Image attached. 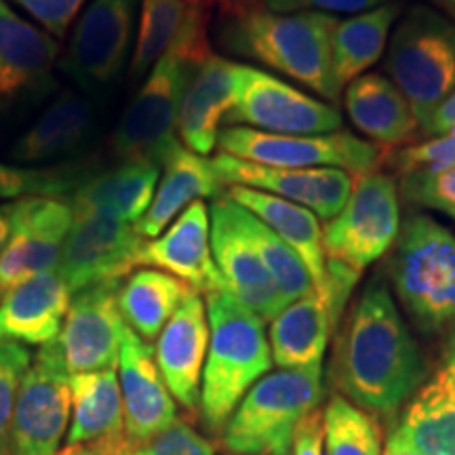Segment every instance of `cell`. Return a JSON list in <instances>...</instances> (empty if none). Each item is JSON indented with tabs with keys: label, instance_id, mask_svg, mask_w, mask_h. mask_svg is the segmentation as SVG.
<instances>
[{
	"label": "cell",
	"instance_id": "obj_1",
	"mask_svg": "<svg viewBox=\"0 0 455 455\" xmlns=\"http://www.w3.org/2000/svg\"><path fill=\"white\" fill-rule=\"evenodd\" d=\"M426 363L388 287L363 289L335 338L331 384L346 401L375 415H395L419 390Z\"/></svg>",
	"mask_w": 455,
	"mask_h": 455
},
{
	"label": "cell",
	"instance_id": "obj_2",
	"mask_svg": "<svg viewBox=\"0 0 455 455\" xmlns=\"http://www.w3.org/2000/svg\"><path fill=\"white\" fill-rule=\"evenodd\" d=\"M335 24L338 20L327 13H275L253 7L228 15L221 43L232 53L259 61L335 104L341 98L331 74Z\"/></svg>",
	"mask_w": 455,
	"mask_h": 455
},
{
	"label": "cell",
	"instance_id": "obj_3",
	"mask_svg": "<svg viewBox=\"0 0 455 455\" xmlns=\"http://www.w3.org/2000/svg\"><path fill=\"white\" fill-rule=\"evenodd\" d=\"M212 53L204 4L173 47L156 61L118 123L112 138V152L118 161L163 163L169 148L178 141L180 106L188 74Z\"/></svg>",
	"mask_w": 455,
	"mask_h": 455
},
{
	"label": "cell",
	"instance_id": "obj_4",
	"mask_svg": "<svg viewBox=\"0 0 455 455\" xmlns=\"http://www.w3.org/2000/svg\"><path fill=\"white\" fill-rule=\"evenodd\" d=\"M209 350L203 369L201 415L212 432H224L238 403L270 371L272 350L264 321L228 291L204 295Z\"/></svg>",
	"mask_w": 455,
	"mask_h": 455
},
{
	"label": "cell",
	"instance_id": "obj_5",
	"mask_svg": "<svg viewBox=\"0 0 455 455\" xmlns=\"http://www.w3.org/2000/svg\"><path fill=\"white\" fill-rule=\"evenodd\" d=\"M390 251V283L419 331H455V232L411 215Z\"/></svg>",
	"mask_w": 455,
	"mask_h": 455
},
{
	"label": "cell",
	"instance_id": "obj_6",
	"mask_svg": "<svg viewBox=\"0 0 455 455\" xmlns=\"http://www.w3.org/2000/svg\"><path fill=\"white\" fill-rule=\"evenodd\" d=\"M384 66L422 129L455 91V24L428 4H415L392 32Z\"/></svg>",
	"mask_w": 455,
	"mask_h": 455
},
{
	"label": "cell",
	"instance_id": "obj_7",
	"mask_svg": "<svg viewBox=\"0 0 455 455\" xmlns=\"http://www.w3.org/2000/svg\"><path fill=\"white\" fill-rule=\"evenodd\" d=\"M323 401V365L278 369L266 373L238 403L221 443L228 453L272 455L291 443L295 428Z\"/></svg>",
	"mask_w": 455,
	"mask_h": 455
},
{
	"label": "cell",
	"instance_id": "obj_8",
	"mask_svg": "<svg viewBox=\"0 0 455 455\" xmlns=\"http://www.w3.org/2000/svg\"><path fill=\"white\" fill-rule=\"evenodd\" d=\"M401 232L398 186L382 171L355 175L348 203L323 226L325 264L361 276L365 268L384 258Z\"/></svg>",
	"mask_w": 455,
	"mask_h": 455
},
{
	"label": "cell",
	"instance_id": "obj_9",
	"mask_svg": "<svg viewBox=\"0 0 455 455\" xmlns=\"http://www.w3.org/2000/svg\"><path fill=\"white\" fill-rule=\"evenodd\" d=\"M218 146L224 155L266 167H333L350 175L378 171L388 158L386 148L356 138L348 131L327 135H278L247 127H226L220 131Z\"/></svg>",
	"mask_w": 455,
	"mask_h": 455
},
{
	"label": "cell",
	"instance_id": "obj_10",
	"mask_svg": "<svg viewBox=\"0 0 455 455\" xmlns=\"http://www.w3.org/2000/svg\"><path fill=\"white\" fill-rule=\"evenodd\" d=\"M226 123L278 135H327L341 131L344 121L329 101L312 98L259 68L238 64L235 104Z\"/></svg>",
	"mask_w": 455,
	"mask_h": 455
},
{
	"label": "cell",
	"instance_id": "obj_11",
	"mask_svg": "<svg viewBox=\"0 0 455 455\" xmlns=\"http://www.w3.org/2000/svg\"><path fill=\"white\" fill-rule=\"evenodd\" d=\"M72 415L70 371L57 339L41 346L17 395L9 455H57Z\"/></svg>",
	"mask_w": 455,
	"mask_h": 455
},
{
	"label": "cell",
	"instance_id": "obj_12",
	"mask_svg": "<svg viewBox=\"0 0 455 455\" xmlns=\"http://www.w3.org/2000/svg\"><path fill=\"white\" fill-rule=\"evenodd\" d=\"M140 7L141 0H91L61 61L74 83L98 89L118 76L127 64Z\"/></svg>",
	"mask_w": 455,
	"mask_h": 455
},
{
	"label": "cell",
	"instance_id": "obj_13",
	"mask_svg": "<svg viewBox=\"0 0 455 455\" xmlns=\"http://www.w3.org/2000/svg\"><path fill=\"white\" fill-rule=\"evenodd\" d=\"M144 241L129 221L101 213L74 215L55 270L72 295L93 284L127 278L138 266L135 259Z\"/></svg>",
	"mask_w": 455,
	"mask_h": 455
},
{
	"label": "cell",
	"instance_id": "obj_14",
	"mask_svg": "<svg viewBox=\"0 0 455 455\" xmlns=\"http://www.w3.org/2000/svg\"><path fill=\"white\" fill-rule=\"evenodd\" d=\"M72 220L66 198L11 203V236L0 255V301L21 283L57 268Z\"/></svg>",
	"mask_w": 455,
	"mask_h": 455
},
{
	"label": "cell",
	"instance_id": "obj_15",
	"mask_svg": "<svg viewBox=\"0 0 455 455\" xmlns=\"http://www.w3.org/2000/svg\"><path fill=\"white\" fill-rule=\"evenodd\" d=\"M124 278L106 281L74 293L57 346L70 375L116 367L124 321L118 289Z\"/></svg>",
	"mask_w": 455,
	"mask_h": 455
},
{
	"label": "cell",
	"instance_id": "obj_16",
	"mask_svg": "<svg viewBox=\"0 0 455 455\" xmlns=\"http://www.w3.org/2000/svg\"><path fill=\"white\" fill-rule=\"evenodd\" d=\"M212 213V251L215 266L226 283V291L244 308L272 323L287 301L278 293L258 249L244 235L236 218V203L221 192L209 207Z\"/></svg>",
	"mask_w": 455,
	"mask_h": 455
},
{
	"label": "cell",
	"instance_id": "obj_17",
	"mask_svg": "<svg viewBox=\"0 0 455 455\" xmlns=\"http://www.w3.org/2000/svg\"><path fill=\"white\" fill-rule=\"evenodd\" d=\"M212 161L224 186H243L268 192L310 209L316 218L325 221L333 220L346 207L355 184V175L333 167H266V164L241 161L224 152H220Z\"/></svg>",
	"mask_w": 455,
	"mask_h": 455
},
{
	"label": "cell",
	"instance_id": "obj_18",
	"mask_svg": "<svg viewBox=\"0 0 455 455\" xmlns=\"http://www.w3.org/2000/svg\"><path fill=\"white\" fill-rule=\"evenodd\" d=\"M135 264L167 272L196 293L226 291L213 259L212 213L204 201H195L163 235L144 241Z\"/></svg>",
	"mask_w": 455,
	"mask_h": 455
},
{
	"label": "cell",
	"instance_id": "obj_19",
	"mask_svg": "<svg viewBox=\"0 0 455 455\" xmlns=\"http://www.w3.org/2000/svg\"><path fill=\"white\" fill-rule=\"evenodd\" d=\"M118 382L123 392L124 435L133 445L150 441L178 422V405L155 361V348L133 329L123 327L118 355Z\"/></svg>",
	"mask_w": 455,
	"mask_h": 455
},
{
	"label": "cell",
	"instance_id": "obj_20",
	"mask_svg": "<svg viewBox=\"0 0 455 455\" xmlns=\"http://www.w3.org/2000/svg\"><path fill=\"white\" fill-rule=\"evenodd\" d=\"M209 350V318L201 293L188 295L156 338L155 361L164 384L181 407H201L203 369Z\"/></svg>",
	"mask_w": 455,
	"mask_h": 455
},
{
	"label": "cell",
	"instance_id": "obj_21",
	"mask_svg": "<svg viewBox=\"0 0 455 455\" xmlns=\"http://www.w3.org/2000/svg\"><path fill=\"white\" fill-rule=\"evenodd\" d=\"M238 64L220 55H207L188 74L181 95L178 135L188 150L212 155L218 146L220 124L235 104Z\"/></svg>",
	"mask_w": 455,
	"mask_h": 455
},
{
	"label": "cell",
	"instance_id": "obj_22",
	"mask_svg": "<svg viewBox=\"0 0 455 455\" xmlns=\"http://www.w3.org/2000/svg\"><path fill=\"white\" fill-rule=\"evenodd\" d=\"M72 291L51 270L21 283L0 301V344L47 346L60 338Z\"/></svg>",
	"mask_w": 455,
	"mask_h": 455
},
{
	"label": "cell",
	"instance_id": "obj_23",
	"mask_svg": "<svg viewBox=\"0 0 455 455\" xmlns=\"http://www.w3.org/2000/svg\"><path fill=\"white\" fill-rule=\"evenodd\" d=\"M163 173L158 180L155 198L144 218L135 224L141 238L150 241L163 235L195 201L209 196H220L224 181L220 180L213 161L204 158L178 140L164 155Z\"/></svg>",
	"mask_w": 455,
	"mask_h": 455
},
{
	"label": "cell",
	"instance_id": "obj_24",
	"mask_svg": "<svg viewBox=\"0 0 455 455\" xmlns=\"http://www.w3.org/2000/svg\"><path fill=\"white\" fill-rule=\"evenodd\" d=\"M327 291H312L284 306L270 323L272 363L281 369L308 367L323 361L329 338L339 323Z\"/></svg>",
	"mask_w": 455,
	"mask_h": 455
},
{
	"label": "cell",
	"instance_id": "obj_25",
	"mask_svg": "<svg viewBox=\"0 0 455 455\" xmlns=\"http://www.w3.org/2000/svg\"><path fill=\"white\" fill-rule=\"evenodd\" d=\"M60 43L0 0V101H11L49 76Z\"/></svg>",
	"mask_w": 455,
	"mask_h": 455
},
{
	"label": "cell",
	"instance_id": "obj_26",
	"mask_svg": "<svg viewBox=\"0 0 455 455\" xmlns=\"http://www.w3.org/2000/svg\"><path fill=\"white\" fill-rule=\"evenodd\" d=\"M161 164L121 163L118 167L84 180L66 198L74 215L101 213L138 224L155 198Z\"/></svg>",
	"mask_w": 455,
	"mask_h": 455
},
{
	"label": "cell",
	"instance_id": "obj_27",
	"mask_svg": "<svg viewBox=\"0 0 455 455\" xmlns=\"http://www.w3.org/2000/svg\"><path fill=\"white\" fill-rule=\"evenodd\" d=\"M350 121L373 144L401 146L419 133L418 118L405 95L382 74H363L344 91Z\"/></svg>",
	"mask_w": 455,
	"mask_h": 455
},
{
	"label": "cell",
	"instance_id": "obj_28",
	"mask_svg": "<svg viewBox=\"0 0 455 455\" xmlns=\"http://www.w3.org/2000/svg\"><path fill=\"white\" fill-rule=\"evenodd\" d=\"M232 201L251 212L261 224H266L272 232H276L308 268L316 291L325 287L327 268L325 253H323V228L318 218L310 209L298 203L284 201L268 192L253 190V188L228 186L224 192Z\"/></svg>",
	"mask_w": 455,
	"mask_h": 455
},
{
	"label": "cell",
	"instance_id": "obj_29",
	"mask_svg": "<svg viewBox=\"0 0 455 455\" xmlns=\"http://www.w3.org/2000/svg\"><path fill=\"white\" fill-rule=\"evenodd\" d=\"M388 443L424 455H455V382L445 369L418 390Z\"/></svg>",
	"mask_w": 455,
	"mask_h": 455
},
{
	"label": "cell",
	"instance_id": "obj_30",
	"mask_svg": "<svg viewBox=\"0 0 455 455\" xmlns=\"http://www.w3.org/2000/svg\"><path fill=\"white\" fill-rule=\"evenodd\" d=\"M403 4L396 0L365 13L338 20L331 34V74L339 91L379 61L395 30Z\"/></svg>",
	"mask_w": 455,
	"mask_h": 455
},
{
	"label": "cell",
	"instance_id": "obj_31",
	"mask_svg": "<svg viewBox=\"0 0 455 455\" xmlns=\"http://www.w3.org/2000/svg\"><path fill=\"white\" fill-rule=\"evenodd\" d=\"M70 390L72 415L68 445H91L127 436L121 382L114 369L70 375Z\"/></svg>",
	"mask_w": 455,
	"mask_h": 455
},
{
	"label": "cell",
	"instance_id": "obj_32",
	"mask_svg": "<svg viewBox=\"0 0 455 455\" xmlns=\"http://www.w3.org/2000/svg\"><path fill=\"white\" fill-rule=\"evenodd\" d=\"M192 293L195 289L167 272L141 268L131 272L118 289V310L124 325L152 344Z\"/></svg>",
	"mask_w": 455,
	"mask_h": 455
},
{
	"label": "cell",
	"instance_id": "obj_33",
	"mask_svg": "<svg viewBox=\"0 0 455 455\" xmlns=\"http://www.w3.org/2000/svg\"><path fill=\"white\" fill-rule=\"evenodd\" d=\"M91 124V101L74 91H64L15 141L11 148V158L17 163H43L66 155L87 138Z\"/></svg>",
	"mask_w": 455,
	"mask_h": 455
},
{
	"label": "cell",
	"instance_id": "obj_34",
	"mask_svg": "<svg viewBox=\"0 0 455 455\" xmlns=\"http://www.w3.org/2000/svg\"><path fill=\"white\" fill-rule=\"evenodd\" d=\"M204 4L192 0H141L131 74L141 76L152 70Z\"/></svg>",
	"mask_w": 455,
	"mask_h": 455
},
{
	"label": "cell",
	"instance_id": "obj_35",
	"mask_svg": "<svg viewBox=\"0 0 455 455\" xmlns=\"http://www.w3.org/2000/svg\"><path fill=\"white\" fill-rule=\"evenodd\" d=\"M236 218L244 235L249 236V241L258 249L261 261L268 268L272 281H275L283 299L287 301V306L315 291V283H312V276L304 266V261L299 259V255L276 232H272L266 224H261L251 212H247L238 203Z\"/></svg>",
	"mask_w": 455,
	"mask_h": 455
},
{
	"label": "cell",
	"instance_id": "obj_36",
	"mask_svg": "<svg viewBox=\"0 0 455 455\" xmlns=\"http://www.w3.org/2000/svg\"><path fill=\"white\" fill-rule=\"evenodd\" d=\"M323 455H382V428L371 413L335 395L323 413Z\"/></svg>",
	"mask_w": 455,
	"mask_h": 455
},
{
	"label": "cell",
	"instance_id": "obj_37",
	"mask_svg": "<svg viewBox=\"0 0 455 455\" xmlns=\"http://www.w3.org/2000/svg\"><path fill=\"white\" fill-rule=\"evenodd\" d=\"M84 178L74 169H32L11 167L0 163V201L49 196L68 198Z\"/></svg>",
	"mask_w": 455,
	"mask_h": 455
},
{
	"label": "cell",
	"instance_id": "obj_38",
	"mask_svg": "<svg viewBox=\"0 0 455 455\" xmlns=\"http://www.w3.org/2000/svg\"><path fill=\"white\" fill-rule=\"evenodd\" d=\"M32 358L28 346L11 344V341L0 344V455H9L17 395L32 365Z\"/></svg>",
	"mask_w": 455,
	"mask_h": 455
},
{
	"label": "cell",
	"instance_id": "obj_39",
	"mask_svg": "<svg viewBox=\"0 0 455 455\" xmlns=\"http://www.w3.org/2000/svg\"><path fill=\"white\" fill-rule=\"evenodd\" d=\"M386 163L396 171L398 175L411 173H430V171H443L455 164V129L439 138H430L422 144H413L395 152L386 158Z\"/></svg>",
	"mask_w": 455,
	"mask_h": 455
},
{
	"label": "cell",
	"instance_id": "obj_40",
	"mask_svg": "<svg viewBox=\"0 0 455 455\" xmlns=\"http://www.w3.org/2000/svg\"><path fill=\"white\" fill-rule=\"evenodd\" d=\"M401 195L418 207L455 213V164L430 173L403 175Z\"/></svg>",
	"mask_w": 455,
	"mask_h": 455
},
{
	"label": "cell",
	"instance_id": "obj_41",
	"mask_svg": "<svg viewBox=\"0 0 455 455\" xmlns=\"http://www.w3.org/2000/svg\"><path fill=\"white\" fill-rule=\"evenodd\" d=\"M133 455H215L213 443L186 422L171 424L161 435L135 445Z\"/></svg>",
	"mask_w": 455,
	"mask_h": 455
},
{
	"label": "cell",
	"instance_id": "obj_42",
	"mask_svg": "<svg viewBox=\"0 0 455 455\" xmlns=\"http://www.w3.org/2000/svg\"><path fill=\"white\" fill-rule=\"evenodd\" d=\"M11 3L20 4L51 36H64L87 0H11Z\"/></svg>",
	"mask_w": 455,
	"mask_h": 455
},
{
	"label": "cell",
	"instance_id": "obj_43",
	"mask_svg": "<svg viewBox=\"0 0 455 455\" xmlns=\"http://www.w3.org/2000/svg\"><path fill=\"white\" fill-rule=\"evenodd\" d=\"M390 3V0H259L264 9L275 11V13H301V11H312V13H365L379 4Z\"/></svg>",
	"mask_w": 455,
	"mask_h": 455
},
{
	"label": "cell",
	"instance_id": "obj_44",
	"mask_svg": "<svg viewBox=\"0 0 455 455\" xmlns=\"http://www.w3.org/2000/svg\"><path fill=\"white\" fill-rule=\"evenodd\" d=\"M323 443H325V424L323 413L312 411L298 424L293 435V455H323Z\"/></svg>",
	"mask_w": 455,
	"mask_h": 455
},
{
	"label": "cell",
	"instance_id": "obj_45",
	"mask_svg": "<svg viewBox=\"0 0 455 455\" xmlns=\"http://www.w3.org/2000/svg\"><path fill=\"white\" fill-rule=\"evenodd\" d=\"M453 129H455V91L445 101H443L439 108H436L435 114L428 118V123L419 129V133L426 135V138H439V135H445Z\"/></svg>",
	"mask_w": 455,
	"mask_h": 455
},
{
	"label": "cell",
	"instance_id": "obj_46",
	"mask_svg": "<svg viewBox=\"0 0 455 455\" xmlns=\"http://www.w3.org/2000/svg\"><path fill=\"white\" fill-rule=\"evenodd\" d=\"M116 441L118 439L104 441V443H91V445H66L64 449H60V453L57 455H101L108 447L112 445V443H116Z\"/></svg>",
	"mask_w": 455,
	"mask_h": 455
},
{
	"label": "cell",
	"instance_id": "obj_47",
	"mask_svg": "<svg viewBox=\"0 0 455 455\" xmlns=\"http://www.w3.org/2000/svg\"><path fill=\"white\" fill-rule=\"evenodd\" d=\"M209 4H218L221 11H226V15L232 13H243V11L259 7V0H204Z\"/></svg>",
	"mask_w": 455,
	"mask_h": 455
},
{
	"label": "cell",
	"instance_id": "obj_48",
	"mask_svg": "<svg viewBox=\"0 0 455 455\" xmlns=\"http://www.w3.org/2000/svg\"><path fill=\"white\" fill-rule=\"evenodd\" d=\"M11 236V204H0V255Z\"/></svg>",
	"mask_w": 455,
	"mask_h": 455
},
{
	"label": "cell",
	"instance_id": "obj_49",
	"mask_svg": "<svg viewBox=\"0 0 455 455\" xmlns=\"http://www.w3.org/2000/svg\"><path fill=\"white\" fill-rule=\"evenodd\" d=\"M133 449H135L133 443H131L127 436H123V439L112 443V445L108 447L101 455H133Z\"/></svg>",
	"mask_w": 455,
	"mask_h": 455
},
{
	"label": "cell",
	"instance_id": "obj_50",
	"mask_svg": "<svg viewBox=\"0 0 455 455\" xmlns=\"http://www.w3.org/2000/svg\"><path fill=\"white\" fill-rule=\"evenodd\" d=\"M435 9H439L443 15L449 17V20L455 24V0H428Z\"/></svg>",
	"mask_w": 455,
	"mask_h": 455
},
{
	"label": "cell",
	"instance_id": "obj_51",
	"mask_svg": "<svg viewBox=\"0 0 455 455\" xmlns=\"http://www.w3.org/2000/svg\"><path fill=\"white\" fill-rule=\"evenodd\" d=\"M445 371L451 375V379L455 382V333H453V339L451 344H449V352H447V363H445Z\"/></svg>",
	"mask_w": 455,
	"mask_h": 455
},
{
	"label": "cell",
	"instance_id": "obj_52",
	"mask_svg": "<svg viewBox=\"0 0 455 455\" xmlns=\"http://www.w3.org/2000/svg\"><path fill=\"white\" fill-rule=\"evenodd\" d=\"M384 455H424V453L413 451V449H407V447H401V445H395V443H388V445H386Z\"/></svg>",
	"mask_w": 455,
	"mask_h": 455
},
{
	"label": "cell",
	"instance_id": "obj_53",
	"mask_svg": "<svg viewBox=\"0 0 455 455\" xmlns=\"http://www.w3.org/2000/svg\"><path fill=\"white\" fill-rule=\"evenodd\" d=\"M272 455H293V441L291 443H283L281 447H276Z\"/></svg>",
	"mask_w": 455,
	"mask_h": 455
},
{
	"label": "cell",
	"instance_id": "obj_54",
	"mask_svg": "<svg viewBox=\"0 0 455 455\" xmlns=\"http://www.w3.org/2000/svg\"><path fill=\"white\" fill-rule=\"evenodd\" d=\"M192 3H204V0H192Z\"/></svg>",
	"mask_w": 455,
	"mask_h": 455
},
{
	"label": "cell",
	"instance_id": "obj_55",
	"mask_svg": "<svg viewBox=\"0 0 455 455\" xmlns=\"http://www.w3.org/2000/svg\"><path fill=\"white\" fill-rule=\"evenodd\" d=\"M449 215H451V218H453V220H455V213H449Z\"/></svg>",
	"mask_w": 455,
	"mask_h": 455
},
{
	"label": "cell",
	"instance_id": "obj_56",
	"mask_svg": "<svg viewBox=\"0 0 455 455\" xmlns=\"http://www.w3.org/2000/svg\"><path fill=\"white\" fill-rule=\"evenodd\" d=\"M228 455H236V453H228Z\"/></svg>",
	"mask_w": 455,
	"mask_h": 455
}]
</instances>
